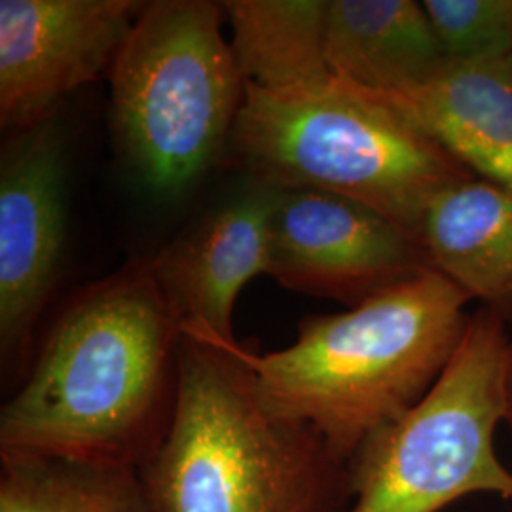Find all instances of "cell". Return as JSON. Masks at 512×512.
<instances>
[{"label": "cell", "mask_w": 512, "mask_h": 512, "mask_svg": "<svg viewBox=\"0 0 512 512\" xmlns=\"http://www.w3.org/2000/svg\"><path fill=\"white\" fill-rule=\"evenodd\" d=\"M137 0H0V122L16 133L52 122L61 103L112 69Z\"/></svg>", "instance_id": "8"}, {"label": "cell", "mask_w": 512, "mask_h": 512, "mask_svg": "<svg viewBox=\"0 0 512 512\" xmlns=\"http://www.w3.org/2000/svg\"><path fill=\"white\" fill-rule=\"evenodd\" d=\"M0 512H150L139 467L0 458Z\"/></svg>", "instance_id": "15"}, {"label": "cell", "mask_w": 512, "mask_h": 512, "mask_svg": "<svg viewBox=\"0 0 512 512\" xmlns=\"http://www.w3.org/2000/svg\"><path fill=\"white\" fill-rule=\"evenodd\" d=\"M224 18L222 2H147L110 69L118 145L156 196L186 192L230 143L247 82Z\"/></svg>", "instance_id": "5"}, {"label": "cell", "mask_w": 512, "mask_h": 512, "mask_svg": "<svg viewBox=\"0 0 512 512\" xmlns=\"http://www.w3.org/2000/svg\"><path fill=\"white\" fill-rule=\"evenodd\" d=\"M181 340L150 258L82 289L0 408V458L139 467L171 421Z\"/></svg>", "instance_id": "1"}, {"label": "cell", "mask_w": 512, "mask_h": 512, "mask_svg": "<svg viewBox=\"0 0 512 512\" xmlns=\"http://www.w3.org/2000/svg\"><path fill=\"white\" fill-rule=\"evenodd\" d=\"M469 302L429 270L355 308L306 317L287 348L256 353L239 342L236 353L270 414L315 431L349 461L439 382L469 325Z\"/></svg>", "instance_id": "2"}, {"label": "cell", "mask_w": 512, "mask_h": 512, "mask_svg": "<svg viewBox=\"0 0 512 512\" xmlns=\"http://www.w3.org/2000/svg\"><path fill=\"white\" fill-rule=\"evenodd\" d=\"M446 61L512 57V0H425Z\"/></svg>", "instance_id": "16"}, {"label": "cell", "mask_w": 512, "mask_h": 512, "mask_svg": "<svg viewBox=\"0 0 512 512\" xmlns=\"http://www.w3.org/2000/svg\"><path fill=\"white\" fill-rule=\"evenodd\" d=\"M503 423L512 431V338L503 359Z\"/></svg>", "instance_id": "17"}, {"label": "cell", "mask_w": 512, "mask_h": 512, "mask_svg": "<svg viewBox=\"0 0 512 512\" xmlns=\"http://www.w3.org/2000/svg\"><path fill=\"white\" fill-rule=\"evenodd\" d=\"M507 321L478 308L439 382L349 459L338 512H440L471 495L512 503V471L495 448L503 423Z\"/></svg>", "instance_id": "6"}, {"label": "cell", "mask_w": 512, "mask_h": 512, "mask_svg": "<svg viewBox=\"0 0 512 512\" xmlns=\"http://www.w3.org/2000/svg\"><path fill=\"white\" fill-rule=\"evenodd\" d=\"M228 148L253 183L346 196L418 238L429 203L475 177L399 112L336 78L289 93L247 84Z\"/></svg>", "instance_id": "4"}, {"label": "cell", "mask_w": 512, "mask_h": 512, "mask_svg": "<svg viewBox=\"0 0 512 512\" xmlns=\"http://www.w3.org/2000/svg\"><path fill=\"white\" fill-rule=\"evenodd\" d=\"M275 188H251L211 211L150 258L156 283L183 336L234 346V306L241 289L268 274V224Z\"/></svg>", "instance_id": "10"}, {"label": "cell", "mask_w": 512, "mask_h": 512, "mask_svg": "<svg viewBox=\"0 0 512 512\" xmlns=\"http://www.w3.org/2000/svg\"><path fill=\"white\" fill-rule=\"evenodd\" d=\"M268 247V275L281 287L346 310L435 270L416 234L363 203L311 188H275Z\"/></svg>", "instance_id": "7"}, {"label": "cell", "mask_w": 512, "mask_h": 512, "mask_svg": "<svg viewBox=\"0 0 512 512\" xmlns=\"http://www.w3.org/2000/svg\"><path fill=\"white\" fill-rule=\"evenodd\" d=\"M67 239L65 150L54 120L12 133L0 162V357L29 365Z\"/></svg>", "instance_id": "9"}, {"label": "cell", "mask_w": 512, "mask_h": 512, "mask_svg": "<svg viewBox=\"0 0 512 512\" xmlns=\"http://www.w3.org/2000/svg\"><path fill=\"white\" fill-rule=\"evenodd\" d=\"M363 93L399 112L475 177L512 188V57L446 61L414 88Z\"/></svg>", "instance_id": "11"}, {"label": "cell", "mask_w": 512, "mask_h": 512, "mask_svg": "<svg viewBox=\"0 0 512 512\" xmlns=\"http://www.w3.org/2000/svg\"><path fill=\"white\" fill-rule=\"evenodd\" d=\"M420 239L439 274L512 321V188L480 177L450 184L429 203Z\"/></svg>", "instance_id": "12"}, {"label": "cell", "mask_w": 512, "mask_h": 512, "mask_svg": "<svg viewBox=\"0 0 512 512\" xmlns=\"http://www.w3.org/2000/svg\"><path fill=\"white\" fill-rule=\"evenodd\" d=\"M232 52L247 84L302 92L334 78L325 57L329 0H228Z\"/></svg>", "instance_id": "14"}, {"label": "cell", "mask_w": 512, "mask_h": 512, "mask_svg": "<svg viewBox=\"0 0 512 512\" xmlns=\"http://www.w3.org/2000/svg\"><path fill=\"white\" fill-rule=\"evenodd\" d=\"M325 57L338 82L370 93L414 88L446 63L416 0H329Z\"/></svg>", "instance_id": "13"}, {"label": "cell", "mask_w": 512, "mask_h": 512, "mask_svg": "<svg viewBox=\"0 0 512 512\" xmlns=\"http://www.w3.org/2000/svg\"><path fill=\"white\" fill-rule=\"evenodd\" d=\"M238 344L183 336L169 427L139 465L150 512L340 511L349 461L264 408Z\"/></svg>", "instance_id": "3"}]
</instances>
